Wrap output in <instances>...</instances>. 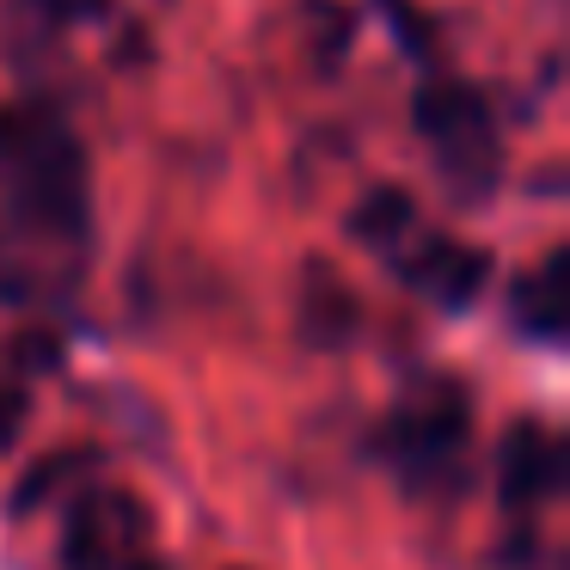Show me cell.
Segmentation results:
<instances>
[{
	"label": "cell",
	"mask_w": 570,
	"mask_h": 570,
	"mask_svg": "<svg viewBox=\"0 0 570 570\" xmlns=\"http://www.w3.org/2000/svg\"><path fill=\"white\" fill-rule=\"evenodd\" d=\"M0 178L13 190L19 215H31L50 234L87 227V154L75 129L43 105L0 111Z\"/></svg>",
	"instance_id": "1"
},
{
	"label": "cell",
	"mask_w": 570,
	"mask_h": 570,
	"mask_svg": "<svg viewBox=\"0 0 570 570\" xmlns=\"http://www.w3.org/2000/svg\"><path fill=\"white\" fill-rule=\"evenodd\" d=\"M417 136L435 148L442 173L454 178L466 197H484L497 178V124L484 92H472L466 80H430L417 92Z\"/></svg>",
	"instance_id": "2"
},
{
	"label": "cell",
	"mask_w": 570,
	"mask_h": 570,
	"mask_svg": "<svg viewBox=\"0 0 570 570\" xmlns=\"http://www.w3.org/2000/svg\"><path fill=\"white\" fill-rule=\"evenodd\" d=\"M472 435V399L454 381H430L393 411V454L411 479H454Z\"/></svg>",
	"instance_id": "3"
},
{
	"label": "cell",
	"mask_w": 570,
	"mask_h": 570,
	"mask_svg": "<svg viewBox=\"0 0 570 570\" xmlns=\"http://www.w3.org/2000/svg\"><path fill=\"white\" fill-rule=\"evenodd\" d=\"M148 546V515L124 491H92L75 503L62 533V564L68 570H129Z\"/></svg>",
	"instance_id": "4"
},
{
	"label": "cell",
	"mask_w": 570,
	"mask_h": 570,
	"mask_svg": "<svg viewBox=\"0 0 570 570\" xmlns=\"http://www.w3.org/2000/svg\"><path fill=\"white\" fill-rule=\"evenodd\" d=\"M558 479H564V448H558V435L540 430V423H515V430L503 435V460H497L503 503L533 509L540 497L558 491Z\"/></svg>",
	"instance_id": "5"
},
{
	"label": "cell",
	"mask_w": 570,
	"mask_h": 570,
	"mask_svg": "<svg viewBox=\"0 0 570 570\" xmlns=\"http://www.w3.org/2000/svg\"><path fill=\"white\" fill-rule=\"evenodd\" d=\"M405 276H411V288H423V295L435 301V307L460 313V307H472V301H479L484 276H491V258H484L479 246L430 239V246H423V258L405 264Z\"/></svg>",
	"instance_id": "6"
},
{
	"label": "cell",
	"mask_w": 570,
	"mask_h": 570,
	"mask_svg": "<svg viewBox=\"0 0 570 570\" xmlns=\"http://www.w3.org/2000/svg\"><path fill=\"white\" fill-rule=\"evenodd\" d=\"M564 271H570V258H564V246H558L540 258V271L515 283V325L528 337H540V344H558V337H564Z\"/></svg>",
	"instance_id": "7"
},
{
	"label": "cell",
	"mask_w": 570,
	"mask_h": 570,
	"mask_svg": "<svg viewBox=\"0 0 570 570\" xmlns=\"http://www.w3.org/2000/svg\"><path fill=\"white\" fill-rule=\"evenodd\" d=\"M350 227H356L362 239H374V246H393V239L411 227V197L405 190H374V197H362V209H356Z\"/></svg>",
	"instance_id": "8"
},
{
	"label": "cell",
	"mask_w": 570,
	"mask_h": 570,
	"mask_svg": "<svg viewBox=\"0 0 570 570\" xmlns=\"http://www.w3.org/2000/svg\"><path fill=\"white\" fill-rule=\"evenodd\" d=\"M19 423H26V393H0V448L19 435Z\"/></svg>",
	"instance_id": "9"
},
{
	"label": "cell",
	"mask_w": 570,
	"mask_h": 570,
	"mask_svg": "<svg viewBox=\"0 0 570 570\" xmlns=\"http://www.w3.org/2000/svg\"><path fill=\"white\" fill-rule=\"evenodd\" d=\"M38 7H43L50 19H92L105 0H38Z\"/></svg>",
	"instance_id": "10"
},
{
	"label": "cell",
	"mask_w": 570,
	"mask_h": 570,
	"mask_svg": "<svg viewBox=\"0 0 570 570\" xmlns=\"http://www.w3.org/2000/svg\"><path fill=\"white\" fill-rule=\"evenodd\" d=\"M129 570H160V564H148V558H136V564H129Z\"/></svg>",
	"instance_id": "11"
}]
</instances>
